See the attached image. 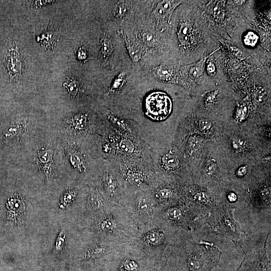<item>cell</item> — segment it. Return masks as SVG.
<instances>
[{
    "mask_svg": "<svg viewBox=\"0 0 271 271\" xmlns=\"http://www.w3.org/2000/svg\"><path fill=\"white\" fill-rule=\"evenodd\" d=\"M102 122L94 143L99 158L110 162L126 159L153 164V149L147 141L124 136Z\"/></svg>",
    "mask_w": 271,
    "mask_h": 271,
    "instance_id": "cell-1",
    "label": "cell"
},
{
    "mask_svg": "<svg viewBox=\"0 0 271 271\" xmlns=\"http://www.w3.org/2000/svg\"><path fill=\"white\" fill-rule=\"evenodd\" d=\"M180 248L181 271H212L220 260L221 252L217 246L208 241L197 242L190 233L185 236Z\"/></svg>",
    "mask_w": 271,
    "mask_h": 271,
    "instance_id": "cell-2",
    "label": "cell"
},
{
    "mask_svg": "<svg viewBox=\"0 0 271 271\" xmlns=\"http://www.w3.org/2000/svg\"><path fill=\"white\" fill-rule=\"evenodd\" d=\"M164 220L175 224L188 231L196 230L207 224L209 213L200 207L183 202L168 206L161 212Z\"/></svg>",
    "mask_w": 271,
    "mask_h": 271,
    "instance_id": "cell-3",
    "label": "cell"
},
{
    "mask_svg": "<svg viewBox=\"0 0 271 271\" xmlns=\"http://www.w3.org/2000/svg\"><path fill=\"white\" fill-rule=\"evenodd\" d=\"M111 162L121 180L128 186L138 188L150 185L154 171L152 163L126 159Z\"/></svg>",
    "mask_w": 271,
    "mask_h": 271,
    "instance_id": "cell-4",
    "label": "cell"
},
{
    "mask_svg": "<svg viewBox=\"0 0 271 271\" xmlns=\"http://www.w3.org/2000/svg\"><path fill=\"white\" fill-rule=\"evenodd\" d=\"M235 210L226 206L220 212L209 216L207 224L213 233L223 236L236 244L239 243L246 234L234 218Z\"/></svg>",
    "mask_w": 271,
    "mask_h": 271,
    "instance_id": "cell-5",
    "label": "cell"
},
{
    "mask_svg": "<svg viewBox=\"0 0 271 271\" xmlns=\"http://www.w3.org/2000/svg\"><path fill=\"white\" fill-rule=\"evenodd\" d=\"M100 116L106 125L121 134L134 138H143L144 131L141 125L128 115L106 108Z\"/></svg>",
    "mask_w": 271,
    "mask_h": 271,
    "instance_id": "cell-6",
    "label": "cell"
},
{
    "mask_svg": "<svg viewBox=\"0 0 271 271\" xmlns=\"http://www.w3.org/2000/svg\"><path fill=\"white\" fill-rule=\"evenodd\" d=\"M97 170L99 173L101 186L106 195L111 199H120V178L114 165L108 160L100 158Z\"/></svg>",
    "mask_w": 271,
    "mask_h": 271,
    "instance_id": "cell-7",
    "label": "cell"
},
{
    "mask_svg": "<svg viewBox=\"0 0 271 271\" xmlns=\"http://www.w3.org/2000/svg\"><path fill=\"white\" fill-rule=\"evenodd\" d=\"M184 201L200 207L209 214V216L220 211L226 206L219 196L193 187L186 191Z\"/></svg>",
    "mask_w": 271,
    "mask_h": 271,
    "instance_id": "cell-8",
    "label": "cell"
},
{
    "mask_svg": "<svg viewBox=\"0 0 271 271\" xmlns=\"http://www.w3.org/2000/svg\"><path fill=\"white\" fill-rule=\"evenodd\" d=\"M171 101L164 93L153 92L146 99L147 114L156 120L166 118L171 110Z\"/></svg>",
    "mask_w": 271,
    "mask_h": 271,
    "instance_id": "cell-9",
    "label": "cell"
},
{
    "mask_svg": "<svg viewBox=\"0 0 271 271\" xmlns=\"http://www.w3.org/2000/svg\"><path fill=\"white\" fill-rule=\"evenodd\" d=\"M266 236L263 246L253 252L245 254L236 271H271L270 261L267 254Z\"/></svg>",
    "mask_w": 271,
    "mask_h": 271,
    "instance_id": "cell-10",
    "label": "cell"
},
{
    "mask_svg": "<svg viewBox=\"0 0 271 271\" xmlns=\"http://www.w3.org/2000/svg\"><path fill=\"white\" fill-rule=\"evenodd\" d=\"M66 150L71 167L79 174H85L92 164H97L100 160L91 159L85 149L75 143L69 145Z\"/></svg>",
    "mask_w": 271,
    "mask_h": 271,
    "instance_id": "cell-11",
    "label": "cell"
},
{
    "mask_svg": "<svg viewBox=\"0 0 271 271\" xmlns=\"http://www.w3.org/2000/svg\"><path fill=\"white\" fill-rule=\"evenodd\" d=\"M154 166H158L160 170L167 174H175L180 167V161L178 155L173 149H169L160 155L157 160H152Z\"/></svg>",
    "mask_w": 271,
    "mask_h": 271,
    "instance_id": "cell-12",
    "label": "cell"
},
{
    "mask_svg": "<svg viewBox=\"0 0 271 271\" xmlns=\"http://www.w3.org/2000/svg\"><path fill=\"white\" fill-rule=\"evenodd\" d=\"M153 194L158 202L165 205L178 203L180 197L177 188L168 184H162L156 187Z\"/></svg>",
    "mask_w": 271,
    "mask_h": 271,
    "instance_id": "cell-13",
    "label": "cell"
},
{
    "mask_svg": "<svg viewBox=\"0 0 271 271\" xmlns=\"http://www.w3.org/2000/svg\"><path fill=\"white\" fill-rule=\"evenodd\" d=\"M170 238L171 233L168 229L157 228L146 233L145 240L150 246L162 248L167 244Z\"/></svg>",
    "mask_w": 271,
    "mask_h": 271,
    "instance_id": "cell-14",
    "label": "cell"
},
{
    "mask_svg": "<svg viewBox=\"0 0 271 271\" xmlns=\"http://www.w3.org/2000/svg\"><path fill=\"white\" fill-rule=\"evenodd\" d=\"M117 34L124 41L128 55L131 60L133 62L139 61L144 53V50L142 46L130 39L123 31H118Z\"/></svg>",
    "mask_w": 271,
    "mask_h": 271,
    "instance_id": "cell-15",
    "label": "cell"
},
{
    "mask_svg": "<svg viewBox=\"0 0 271 271\" xmlns=\"http://www.w3.org/2000/svg\"><path fill=\"white\" fill-rule=\"evenodd\" d=\"M54 152L51 149L43 148L37 153V159L39 167L46 176L49 177L52 172Z\"/></svg>",
    "mask_w": 271,
    "mask_h": 271,
    "instance_id": "cell-16",
    "label": "cell"
},
{
    "mask_svg": "<svg viewBox=\"0 0 271 271\" xmlns=\"http://www.w3.org/2000/svg\"><path fill=\"white\" fill-rule=\"evenodd\" d=\"M127 81L126 73L124 71L119 73L108 88L105 95L107 97H111L120 94L123 89Z\"/></svg>",
    "mask_w": 271,
    "mask_h": 271,
    "instance_id": "cell-17",
    "label": "cell"
},
{
    "mask_svg": "<svg viewBox=\"0 0 271 271\" xmlns=\"http://www.w3.org/2000/svg\"><path fill=\"white\" fill-rule=\"evenodd\" d=\"M153 204V199L149 194L141 193L137 198V207L138 211L143 215L149 214Z\"/></svg>",
    "mask_w": 271,
    "mask_h": 271,
    "instance_id": "cell-18",
    "label": "cell"
},
{
    "mask_svg": "<svg viewBox=\"0 0 271 271\" xmlns=\"http://www.w3.org/2000/svg\"><path fill=\"white\" fill-rule=\"evenodd\" d=\"M8 207L10 212H12L11 215L14 219H18L22 217L26 209V205L24 201L19 197H15L11 198L8 201Z\"/></svg>",
    "mask_w": 271,
    "mask_h": 271,
    "instance_id": "cell-19",
    "label": "cell"
},
{
    "mask_svg": "<svg viewBox=\"0 0 271 271\" xmlns=\"http://www.w3.org/2000/svg\"><path fill=\"white\" fill-rule=\"evenodd\" d=\"M87 205L94 211H98L104 206V199L97 188H92L87 198Z\"/></svg>",
    "mask_w": 271,
    "mask_h": 271,
    "instance_id": "cell-20",
    "label": "cell"
},
{
    "mask_svg": "<svg viewBox=\"0 0 271 271\" xmlns=\"http://www.w3.org/2000/svg\"><path fill=\"white\" fill-rule=\"evenodd\" d=\"M100 54L101 59L106 61L111 56L113 47L110 37L106 34H104L100 39Z\"/></svg>",
    "mask_w": 271,
    "mask_h": 271,
    "instance_id": "cell-21",
    "label": "cell"
},
{
    "mask_svg": "<svg viewBox=\"0 0 271 271\" xmlns=\"http://www.w3.org/2000/svg\"><path fill=\"white\" fill-rule=\"evenodd\" d=\"M8 61L9 68L12 73L17 75L21 74L22 60L19 53L15 49H12L9 52Z\"/></svg>",
    "mask_w": 271,
    "mask_h": 271,
    "instance_id": "cell-22",
    "label": "cell"
},
{
    "mask_svg": "<svg viewBox=\"0 0 271 271\" xmlns=\"http://www.w3.org/2000/svg\"><path fill=\"white\" fill-rule=\"evenodd\" d=\"M64 87L68 94L73 98L80 97L83 92L81 84L75 79H70L64 83Z\"/></svg>",
    "mask_w": 271,
    "mask_h": 271,
    "instance_id": "cell-23",
    "label": "cell"
},
{
    "mask_svg": "<svg viewBox=\"0 0 271 271\" xmlns=\"http://www.w3.org/2000/svg\"><path fill=\"white\" fill-rule=\"evenodd\" d=\"M78 194L76 189L72 188L65 192L60 198L59 207L62 209L70 206L75 200Z\"/></svg>",
    "mask_w": 271,
    "mask_h": 271,
    "instance_id": "cell-24",
    "label": "cell"
},
{
    "mask_svg": "<svg viewBox=\"0 0 271 271\" xmlns=\"http://www.w3.org/2000/svg\"><path fill=\"white\" fill-rule=\"evenodd\" d=\"M173 8L172 3L169 1H163L157 6L155 15L159 19H165Z\"/></svg>",
    "mask_w": 271,
    "mask_h": 271,
    "instance_id": "cell-25",
    "label": "cell"
},
{
    "mask_svg": "<svg viewBox=\"0 0 271 271\" xmlns=\"http://www.w3.org/2000/svg\"><path fill=\"white\" fill-rule=\"evenodd\" d=\"M153 73L157 78L162 80L169 81L173 78V71L165 66L156 67Z\"/></svg>",
    "mask_w": 271,
    "mask_h": 271,
    "instance_id": "cell-26",
    "label": "cell"
},
{
    "mask_svg": "<svg viewBox=\"0 0 271 271\" xmlns=\"http://www.w3.org/2000/svg\"><path fill=\"white\" fill-rule=\"evenodd\" d=\"M128 9L127 3L125 1H118L113 8V15L116 18H122L126 15Z\"/></svg>",
    "mask_w": 271,
    "mask_h": 271,
    "instance_id": "cell-27",
    "label": "cell"
},
{
    "mask_svg": "<svg viewBox=\"0 0 271 271\" xmlns=\"http://www.w3.org/2000/svg\"><path fill=\"white\" fill-rule=\"evenodd\" d=\"M139 35L140 40L145 46L153 47L157 45V40L153 34L147 31H144L142 32Z\"/></svg>",
    "mask_w": 271,
    "mask_h": 271,
    "instance_id": "cell-28",
    "label": "cell"
},
{
    "mask_svg": "<svg viewBox=\"0 0 271 271\" xmlns=\"http://www.w3.org/2000/svg\"><path fill=\"white\" fill-rule=\"evenodd\" d=\"M105 252V248L103 246H96L89 249L85 253L87 259L99 257Z\"/></svg>",
    "mask_w": 271,
    "mask_h": 271,
    "instance_id": "cell-29",
    "label": "cell"
},
{
    "mask_svg": "<svg viewBox=\"0 0 271 271\" xmlns=\"http://www.w3.org/2000/svg\"><path fill=\"white\" fill-rule=\"evenodd\" d=\"M25 130V126L22 123L17 124L11 128L7 133V136L10 138H19Z\"/></svg>",
    "mask_w": 271,
    "mask_h": 271,
    "instance_id": "cell-30",
    "label": "cell"
},
{
    "mask_svg": "<svg viewBox=\"0 0 271 271\" xmlns=\"http://www.w3.org/2000/svg\"><path fill=\"white\" fill-rule=\"evenodd\" d=\"M116 221L112 218H108L104 220L101 223V229L105 232H112L116 227Z\"/></svg>",
    "mask_w": 271,
    "mask_h": 271,
    "instance_id": "cell-31",
    "label": "cell"
},
{
    "mask_svg": "<svg viewBox=\"0 0 271 271\" xmlns=\"http://www.w3.org/2000/svg\"><path fill=\"white\" fill-rule=\"evenodd\" d=\"M66 234L64 230H62L58 235L55 243V250L59 252L61 251L66 242Z\"/></svg>",
    "mask_w": 271,
    "mask_h": 271,
    "instance_id": "cell-32",
    "label": "cell"
},
{
    "mask_svg": "<svg viewBox=\"0 0 271 271\" xmlns=\"http://www.w3.org/2000/svg\"><path fill=\"white\" fill-rule=\"evenodd\" d=\"M258 40V37L253 32L248 33L244 37V41L246 45L254 46Z\"/></svg>",
    "mask_w": 271,
    "mask_h": 271,
    "instance_id": "cell-33",
    "label": "cell"
},
{
    "mask_svg": "<svg viewBox=\"0 0 271 271\" xmlns=\"http://www.w3.org/2000/svg\"><path fill=\"white\" fill-rule=\"evenodd\" d=\"M199 125L201 131L204 133L209 132L212 127L211 122L206 119L201 120Z\"/></svg>",
    "mask_w": 271,
    "mask_h": 271,
    "instance_id": "cell-34",
    "label": "cell"
},
{
    "mask_svg": "<svg viewBox=\"0 0 271 271\" xmlns=\"http://www.w3.org/2000/svg\"><path fill=\"white\" fill-rule=\"evenodd\" d=\"M200 145V140L197 137H191L188 140V146L191 151L197 150L199 148Z\"/></svg>",
    "mask_w": 271,
    "mask_h": 271,
    "instance_id": "cell-35",
    "label": "cell"
},
{
    "mask_svg": "<svg viewBox=\"0 0 271 271\" xmlns=\"http://www.w3.org/2000/svg\"><path fill=\"white\" fill-rule=\"evenodd\" d=\"M124 269L127 271H135L138 269V264L132 260H126L123 264Z\"/></svg>",
    "mask_w": 271,
    "mask_h": 271,
    "instance_id": "cell-36",
    "label": "cell"
},
{
    "mask_svg": "<svg viewBox=\"0 0 271 271\" xmlns=\"http://www.w3.org/2000/svg\"><path fill=\"white\" fill-rule=\"evenodd\" d=\"M233 148L237 151H242L245 148L244 142L240 139H234L232 142Z\"/></svg>",
    "mask_w": 271,
    "mask_h": 271,
    "instance_id": "cell-37",
    "label": "cell"
},
{
    "mask_svg": "<svg viewBox=\"0 0 271 271\" xmlns=\"http://www.w3.org/2000/svg\"><path fill=\"white\" fill-rule=\"evenodd\" d=\"M77 57L81 61L84 60L87 57V52L83 47H79L77 51Z\"/></svg>",
    "mask_w": 271,
    "mask_h": 271,
    "instance_id": "cell-38",
    "label": "cell"
},
{
    "mask_svg": "<svg viewBox=\"0 0 271 271\" xmlns=\"http://www.w3.org/2000/svg\"><path fill=\"white\" fill-rule=\"evenodd\" d=\"M247 173V167L246 166L240 167L237 170L236 174L238 177L241 178L244 177Z\"/></svg>",
    "mask_w": 271,
    "mask_h": 271,
    "instance_id": "cell-39",
    "label": "cell"
},
{
    "mask_svg": "<svg viewBox=\"0 0 271 271\" xmlns=\"http://www.w3.org/2000/svg\"><path fill=\"white\" fill-rule=\"evenodd\" d=\"M216 96V93L214 92L208 95L206 99L205 102L206 104H210L212 103L215 100Z\"/></svg>",
    "mask_w": 271,
    "mask_h": 271,
    "instance_id": "cell-40",
    "label": "cell"
},
{
    "mask_svg": "<svg viewBox=\"0 0 271 271\" xmlns=\"http://www.w3.org/2000/svg\"><path fill=\"white\" fill-rule=\"evenodd\" d=\"M207 69L209 72L212 73L215 70L214 65L212 63H209L208 65Z\"/></svg>",
    "mask_w": 271,
    "mask_h": 271,
    "instance_id": "cell-41",
    "label": "cell"
}]
</instances>
